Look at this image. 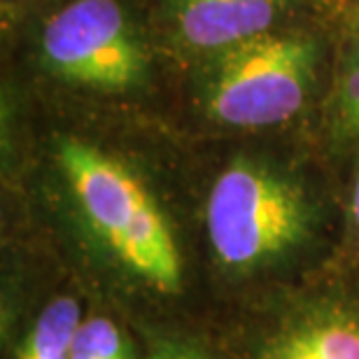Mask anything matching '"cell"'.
Masks as SVG:
<instances>
[{"mask_svg":"<svg viewBox=\"0 0 359 359\" xmlns=\"http://www.w3.org/2000/svg\"><path fill=\"white\" fill-rule=\"evenodd\" d=\"M311 224L313 208L304 189L255 161H233L208 194L210 248L231 271H252L283 259L308 238Z\"/></svg>","mask_w":359,"mask_h":359,"instance_id":"7a4b0ae2","label":"cell"},{"mask_svg":"<svg viewBox=\"0 0 359 359\" xmlns=\"http://www.w3.org/2000/svg\"><path fill=\"white\" fill-rule=\"evenodd\" d=\"M73 355L84 359H133L131 343L112 320L96 315L82 320Z\"/></svg>","mask_w":359,"mask_h":359,"instance_id":"ba28073f","label":"cell"},{"mask_svg":"<svg viewBox=\"0 0 359 359\" xmlns=\"http://www.w3.org/2000/svg\"><path fill=\"white\" fill-rule=\"evenodd\" d=\"M285 0H175V21L187 45L210 52L269 33Z\"/></svg>","mask_w":359,"mask_h":359,"instance_id":"5b68a950","label":"cell"},{"mask_svg":"<svg viewBox=\"0 0 359 359\" xmlns=\"http://www.w3.org/2000/svg\"><path fill=\"white\" fill-rule=\"evenodd\" d=\"M320 49L311 35L262 33L219 52L205 112L224 126L259 128L292 119L311 96Z\"/></svg>","mask_w":359,"mask_h":359,"instance_id":"3957f363","label":"cell"},{"mask_svg":"<svg viewBox=\"0 0 359 359\" xmlns=\"http://www.w3.org/2000/svg\"><path fill=\"white\" fill-rule=\"evenodd\" d=\"M147 359H208L196 346L177 339H152Z\"/></svg>","mask_w":359,"mask_h":359,"instance_id":"30bf717a","label":"cell"},{"mask_svg":"<svg viewBox=\"0 0 359 359\" xmlns=\"http://www.w3.org/2000/svg\"><path fill=\"white\" fill-rule=\"evenodd\" d=\"M262 359H359V313L327 306L287 322Z\"/></svg>","mask_w":359,"mask_h":359,"instance_id":"8992f818","label":"cell"},{"mask_svg":"<svg viewBox=\"0 0 359 359\" xmlns=\"http://www.w3.org/2000/svg\"><path fill=\"white\" fill-rule=\"evenodd\" d=\"M350 215H353L355 226L359 229V173H357L355 187H353V201H350Z\"/></svg>","mask_w":359,"mask_h":359,"instance_id":"8fae6325","label":"cell"},{"mask_svg":"<svg viewBox=\"0 0 359 359\" xmlns=\"http://www.w3.org/2000/svg\"><path fill=\"white\" fill-rule=\"evenodd\" d=\"M82 325L80 304L73 297H59L38 315L24 336L17 359H73L75 336Z\"/></svg>","mask_w":359,"mask_h":359,"instance_id":"52a82bcc","label":"cell"},{"mask_svg":"<svg viewBox=\"0 0 359 359\" xmlns=\"http://www.w3.org/2000/svg\"><path fill=\"white\" fill-rule=\"evenodd\" d=\"M56 159L93 231L117 259L154 290L180 292L182 262L173 231L147 187L124 163L82 140H61Z\"/></svg>","mask_w":359,"mask_h":359,"instance_id":"6da1fadb","label":"cell"},{"mask_svg":"<svg viewBox=\"0 0 359 359\" xmlns=\"http://www.w3.org/2000/svg\"><path fill=\"white\" fill-rule=\"evenodd\" d=\"M47 68L75 84L128 89L147 73V59L117 0H73L45 21Z\"/></svg>","mask_w":359,"mask_h":359,"instance_id":"277c9868","label":"cell"},{"mask_svg":"<svg viewBox=\"0 0 359 359\" xmlns=\"http://www.w3.org/2000/svg\"><path fill=\"white\" fill-rule=\"evenodd\" d=\"M334 121L346 138H359V56L350 52L334 96Z\"/></svg>","mask_w":359,"mask_h":359,"instance_id":"9c48e42d","label":"cell"},{"mask_svg":"<svg viewBox=\"0 0 359 359\" xmlns=\"http://www.w3.org/2000/svg\"><path fill=\"white\" fill-rule=\"evenodd\" d=\"M353 52L359 56V33H357V38H355V47H353Z\"/></svg>","mask_w":359,"mask_h":359,"instance_id":"7c38bea8","label":"cell"}]
</instances>
